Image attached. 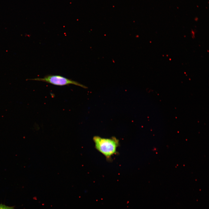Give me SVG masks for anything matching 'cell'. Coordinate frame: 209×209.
<instances>
[{
    "mask_svg": "<svg viewBox=\"0 0 209 209\" xmlns=\"http://www.w3.org/2000/svg\"><path fill=\"white\" fill-rule=\"evenodd\" d=\"M93 140L96 149L107 159L116 153L119 144L118 140L116 138H105L96 136Z\"/></svg>",
    "mask_w": 209,
    "mask_h": 209,
    "instance_id": "cell-1",
    "label": "cell"
},
{
    "mask_svg": "<svg viewBox=\"0 0 209 209\" xmlns=\"http://www.w3.org/2000/svg\"><path fill=\"white\" fill-rule=\"evenodd\" d=\"M28 80L42 81L58 86L73 84L84 89L87 88L86 86L78 82L58 75H48L42 78H37Z\"/></svg>",
    "mask_w": 209,
    "mask_h": 209,
    "instance_id": "cell-2",
    "label": "cell"
},
{
    "mask_svg": "<svg viewBox=\"0 0 209 209\" xmlns=\"http://www.w3.org/2000/svg\"><path fill=\"white\" fill-rule=\"evenodd\" d=\"M14 206H7L5 204H0V209H14Z\"/></svg>",
    "mask_w": 209,
    "mask_h": 209,
    "instance_id": "cell-3",
    "label": "cell"
}]
</instances>
